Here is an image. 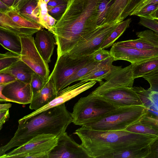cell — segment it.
Returning <instances> with one entry per match:
<instances>
[{"label": "cell", "instance_id": "cell-1", "mask_svg": "<svg viewBox=\"0 0 158 158\" xmlns=\"http://www.w3.org/2000/svg\"><path fill=\"white\" fill-rule=\"evenodd\" d=\"M102 0H68L64 13L54 28L57 58L99 27L98 9Z\"/></svg>", "mask_w": 158, "mask_h": 158}, {"label": "cell", "instance_id": "cell-2", "mask_svg": "<svg viewBox=\"0 0 158 158\" xmlns=\"http://www.w3.org/2000/svg\"><path fill=\"white\" fill-rule=\"evenodd\" d=\"M73 134L80 139L89 158H112L114 153L127 149L145 147L158 137L125 130L99 131L82 126Z\"/></svg>", "mask_w": 158, "mask_h": 158}, {"label": "cell", "instance_id": "cell-3", "mask_svg": "<svg viewBox=\"0 0 158 158\" xmlns=\"http://www.w3.org/2000/svg\"><path fill=\"white\" fill-rule=\"evenodd\" d=\"M73 122L71 113L64 103L18 123V128L13 137L6 144L1 147L0 156L36 136L51 134L57 136L66 131L69 125Z\"/></svg>", "mask_w": 158, "mask_h": 158}, {"label": "cell", "instance_id": "cell-4", "mask_svg": "<svg viewBox=\"0 0 158 158\" xmlns=\"http://www.w3.org/2000/svg\"><path fill=\"white\" fill-rule=\"evenodd\" d=\"M148 109L145 106H120L100 118L89 121L83 127L99 131L124 130L139 121Z\"/></svg>", "mask_w": 158, "mask_h": 158}, {"label": "cell", "instance_id": "cell-5", "mask_svg": "<svg viewBox=\"0 0 158 158\" xmlns=\"http://www.w3.org/2000/svg\"><path fill=\"white\" fill-rule=\"evenodd\" d=\"M119 106L101 95L91 92L81 98L74 105L71 114L73 123L82 126L93 120L103 117Z\"/></svg>", "mask_w": 158, "mask_h": 158}, {"label": "cell", "instance_id": "cell-6", "mask_svg": "<svg viewBox=\"0 0 158 158\" xmlns=\"http://www.w3.org/2000/svg\"><path fill=\"white\" fill-rule=\"evenodd\" d=\"M92 58V55L73 57L68 53L57 58L54 69L49 77L54 82L57 94L67 87V82L77 71Z\"/></svg>", "mask_w": 158, "mask_h": 158}, {"label": "cell", "instance_id": "cell-7", "mask_svg": "<svg viewBox=\"0 0 158 158\" xmlns=\"http://www.w3.org/2000/svg\"><path fill=\"white\" fill-rule=\"evenodd\" d=\"M120 23H106L98 27L81 40L67 53L73 57L92 55L100 48L105 40Z\"/></svg>", "mask_w": 158, "mask_h": 158}, {"label": "cell", "instance_id": "cell-8", "mask_svg": "<svg viewBox=\"0 0 158 158\" xmlns=\"http://www.w3.org/2000/svg\"><path fill=\"white\" fill-rule=\"evenodd\" d=\"M20 38L22 45L20 59L46 81L49 76V67L36 49L34 37L31 35Z\"/></svg>", "mask_w": 158, "mask_h": 158}, {"label": "cell", "instance_id": "cell-9", "mask_svg": "<svg viewBox=\"0 0 158 158\" xmlns=\"http://www.w3.org/2000/svg\"><path fill=\"white\" fill-rule=\"evenodd\" d=\"M57 137L51 134L35 136L22 145L0 156V158H14L19 154L33 152H50L57 144Z\"/></svg>", "mask_w": 158, "mask_h": 158}, {"label": "cell", "instance_id": "cell-10", "mask_svg": "<svg viewBox=\"0 0 158 158\" xmlns=\"http://www.w3.org/2000/svg\"><path fill=\"white\" fill-rule=\"evenodd\" d=\"M4 13L9 17L4 21V29L20 37L32 35L43 28L38 23L22 16L16 10L12 9Z\"/></svg>", "mask_w": 158, "mask_h": 158}, {"label": "cell", "instance_id": "cell-11", "mask_svg": "<svg viewBox=\"0 0 158 158\" xmlns=\"http://www.w3.org/2000/svg\"><path fill=\"white\" fill-rule=\"evenodd\" d=\"M96 81H80L74 85L65 88L60 91L57 96L49 103L39 109L35 110L18 120V123L25 121L28 118L44 111L65 103L81 93L93 86Z\"/></svg>", "mask_w": 158, "mask_h": 158}, {"label": "cell", "instance_id": "cell-12", "mask_svg": "<svg viewBox=\"0 0 158 158\" xmlns=\"http://www.w3.org/2000/svg\"><path fill=\"white\" fill-rule=\"evenodd\" d=\"M57 137V144L49 154V158H89L80 144L66 132Z\"/></svg>", "mask_w": 158, "mask_h": 158}, {"label": "cell", "instance_id": "cell-13", "mask_svg": "<svg viewBox=\"0 0 158 158\" xmlns=\"http://www.w3.org/2000/svg\"><path fill=\"white\" fill-rule=\"evenodd\" d=\"M110 51L114 61L123 60L132 64L158 57V48L150 50H139L113 44Z\"/></svg>", "mask_w": 158, "mask_h": 158}, {"label": "cell", "instance_id": "cell-14", "mask_svg": "<svg viewBox=\"0 0 158 158\" xmlns=\"http://www.w3.org/2000/svg\"><path fill=\"white\" fill-rule=\"evenodd\" d=\"M98 95L119 107L145 106L133 87L124 86L116 87L109 89Z\"/></svg>", "mask_w": 158, "mask_h": 158}, {"label": "cell", "instance_id": "cell-15", "mask_svg": "<svg viewBox=\"0 0 158 158\" xmlns=\"http://www.w3.org/2000/svg\"><path fill=\"white\" fill-rule=\"evenodd\" d=\"M0 94L10 102L24 105L30 104L33 97L30 83L17 80L7 84L0 85Z\"/></svg>", "mask_w": 158, "mask_h": 158}, {"label": "cell", "instance_id": "cell-16", "mask_svg": "<svg viewBox=\"0 0 158 158\" xmlns=\"http://www.w3.org/2000/svg\"><path fill=\"white\" fill-rule=\"evenodd\" d=\"M134 79L133 77L132 65L121 68L113 73L92 92L100 94L111 88L124 86L133 87Z\"/></svg>", "mask_w": 158, "mask_h": 158}, {"label": "cell", "instance_id": "cell-17", "mask_svg": "<svg viewBox=\"0 0 158 158\" xmlns=\"http://www.w3.org/2000/svg\"><path fill=\"white\" fill-rule=\"evenodd\" d=\"M34 41L36 49L43 59L47 63H49L56 43L54 35L49 31L42 28L36 33Z\"/></svg>", "mask_w": 158, "mask_h": 158}, {"label": "cell", "instance_id": "cell-18", "mask_svg": "<svg viewBox=\"0 0 158 158\" xmlns=\"http://www.w3.org/2000/svg\"><path fill=\"white\" fill-rule=\"evenodd\" d=\"M114 61L113 57L110 56L99 62L89 73L79 81L85 82L90 81L102 82L103 79L106 80L113 73L122 68L121 66L113 65V62Z\"/></svg>", "mask_w": 158, "mask_h": 158}, {"label": "cell", "instance_id": "cell-19", "mask_svg": "<svg viewBox=\"0 0 158 158\" xmlns=\"http://www.w3.org/2000/svg\"><path fill=\"white\" fill-rule=\"evenodd\" d=\"M57 95L54 82L48 77L41 90L33 96L29 108L35 110H37L49 103Z\"/></svg>", "mask_w": 158, "mask_h": 158}, {"label": "cell", "instance_id": "cell-20", "mask_svg": "<svg viewBox=\"0 0 158 158\" xmlns=\"http://www.w3.org/2000/svg\"><path fill=\"white\" fill-rule=\"evenodd\" d=\"M133 0H114L106 13L104 23H120L125 19L126 11Z\"/></svg>", "mask_w": 158, "mask_h": 158}, {"label": "cell", "instance_id": "cell-21", "mask_svg": "<svg viewBox=\"0 0 158 158\" xmlns=\"http://www.w3.org/2000/svg\"><path fill=\"white\" fill-rule=\"evenodd\" d=\"M35 72L27 64L20 60L9 67L0 71L7 73L16 80L26 83H30L32 76Z\"/></svg>", "mask_w": 158, "mask_h": 158}, {"label": "cell", "instance_id": "cell-22", "mask_svg": "<svg viewBox=\"0 0 158 158\" xmlns=\"http://www.w3.org/2000/svg\"><path fill=\"white\" fill-rule=\"evenodd\" d=\"M0 43L9 52L20 55L22 45L20 37L18 35L0 28Z\"/></svg>", "mask_w": 158, "mask_h": 158}, {"label": "cell", "instance_id": "cell-23", "mask_svg": "<svg viewBox=\"0 0 158 158\" xmlns=\"http://www.w3.org/2000/svg\"><path fill=\"white\" fill-rule=\"evenodd\" d=\"M39 0H24L16 10L25 18L40 24Z\"/></svg>", "mask_w": 158, "mask_h": 158}, {"label": "cell", "instance_id": "cell-24", "mask_svg": "<svg viewBox=\"0 0 158 158\" xmlns=\"http://www.w3.org/2000/svg\"><path fill=\"white\" fill-rule=\"evenodd\" d=\"M132 64L133 77L134 79L158 71V57Z\"/></svg>", "mask_w": 158, "mask_h": 158}, {"label": "cell", "instance_id": "cell-25", "mask_svg": "<svg viewBox=\"0 0 158 158\" xmlns=\"http://www.w3.org/2000/svg\"><path fill=\"white\" fill-rule=\"evenodd\" d=\"M131 21V19L129 18L120 23L105 40L100 48L105 49L112 46L115 41L129 27Z\"/></svg>", "mask_w": 158, "mask_h": 158}, {"label": "cell", "instance_id": "cell-26", "mask_svg": "<svg viewBox=\"0 0 158 158\" xmlns=\"http://www.w3.org/2000/svg\"><path fill=\"white\" fill-rule=\"evenodd\" d=\"M150 152L149 145L143 148H128L116 152L112 158H146Z\"/></svg>", "mask_w": 158, "mask_h": 158}, {"label": "cell", "instance_id": "cell-27", "mask_svg": "<svg viewBox=\"0 0 158 158\" xmlns=\"http://www.w3.org/2000/svg\"><path fill=\"white\" fill-rule=\"evenodd\" d=\"M114 44L117 45L139 50H150L158 48L140 38L136 40L119 41Z\"/></svg>", "mask_w": 158, "mask_h": 158}, {"label": "cell", "instance_id": "cell-28", "mask_svg": "<svg viewBox=\"0 0 158 158\" xmlns=\"http://www.w3.org/2000/svg\"><path fill=\"white\" fill-rule=\"evenodd\" d=\"M125 130L137 133L158 137V130L148 125L142 123L139 121L127 127Z\"/></svg>", "mask_w": 158, "mask_h": 158}, {"label": "cell", "instance_id": "cell-29", "mask_svg": "<svg viewBox=\"0 0 158 158\" xmlns=\"http://www.w3.org/2000/svg\"><path fill=\"white\" fill-rule=\"evenodd\" d=\"M99 62L95 61L93 58L82 66L75 73L67 82L66 86L71 83L79 81V80L89 73L98 64Z\"/></svg>", "mask_w": 158, "mask_h": 158}, {"label": "cell", "instance_id": "cell-30", "mask_svg": "<svg viewBox=\"0 0 158 158\" xmlns=\"http://www.w3.org/2000/svg\"><path fill=\"white\" fill-rule=\"evenodd\" d=\"M38 5L40 11L39 16L40 24L43 28H45L52 33V30L49 24L50 15L48 13L47 4L43 0H39Z\"/></svg>", "mask_w": 158, "mask_h": 158}, {"label": "cell", "instance_id": "cell-31", "mask_svg": "<svg viewBox=\"0 0 158 158\" xmlns=\"http://www.w3.org/2000/svg\"><path fill=\"white\" fill-rule=\"evenodd\" d=\"M21 60L19 55L8 52L0 54V71L10 66Z\"/></svg>", "mask_w": 158, "mask_h": 158}, {"label": "cell", "instance_id": "cell-32", "mask_svg": "<svg viewBox=\"0 0 158 158\" xmlns=\"http://www.w3.org/2000/svg\"><path fill=\"white\" fill-rule=\"evenodd\" d=\"M147 90V100L145 106L148 110L158 115V91Z\"/></svg>", "mask_w": 158, "mask_h": 158}, {"label": "cell", "instance_id": "cell-33", "mask_svg": "<svg viewBox=\"0 0 158 158\" xmlns=\"http://www.w3.org/2000/svg\"><path fill=\"white\" fill-rule=\"evenodd\" d=\"M114 0H102L98 9L97 25L98 26L103 24L107 11Z\"/></svg>", "mask_w": 158, "mask_h": 158}, {"label": "cell", "instance_id": "cell-34", "mask_svg": "<svg viewBox=\"0 0 158 158\" xmlns=\"http://www.w3.org/2000/svg\"><path fill=\"white\" fill-rule=\"evenodd\" d=\"M139 121L158 130V115L148 110L142 116Z\"/></svg>", "mask_w": 158, "mask_h": 158}, {"label": "cell", "instance_id": "cell-35", "mask_svg": "<svg viewBox=\"0 0 158 158\" xmlns=\"http://www.w3.org/2000/svg\"><path fill=\"white\" fill-rule=\"evenodd\" d=\"M46 81L35 72L33 74L30 83L33 93V96L41 90Z\"/></svg>", "mask_w": 158, "mask_h": 158}, {"label": "cell", "instance_id": "cell-36", "mask_svg": "<svg viewBox=\"0 0 158 158\" xmlns=\"http://www.w3.org/2000/svg\"><path fill=\"white\" fill-rule=\"evenodd\" d=\"M158 8V2L151 3L145 6L135 15L150 19V15Z\"/></svg>", "mask_w": 158, "mask_h": 158}, {"label": "cell", "instance_id": "cell-37", "mask_svg": "<svg viewBox=\"0 0 158 158\" xmlns=\"http://www.w3.org/2000/svg\"><path fill=\"white\" fill-rule=\"evenodd\" d=\"M149 84V90L158 91V71L148 74L142 77Z\"/></svg>", "mask_w": 158, "mask_h": 158}, {"label": "cell", "instance_id": "cell-38", "mask_svg": "<svg viewBox=\"0 0 158 158\" xmlns=\"http://www.w3.org/2000/svg\"><path fill=\"white\" fill-rule=\"evenodd\" d=\"M139 24L158 33V21L157 20L140 17Z\"/></svg>", "mask_w": 158, "mask_h": 158}, {"label": "cell", "instance_id": "cell-39", "mask_svg": "<svg viewBox=\"0 0 158 158\" xmlns=\"http://www.w3.org/2000/svg\"><path fill=\"white\" fill-rule=\"evenodd\" d=\"M67 3L68 2L48 10V14L57 21L59 20L67 8Z\"/></svg>", "mask_w": 158, "mask_h": 158}, {"label": "cell", "instance_id": "cell-40", "mask_svg": "<svg viewBox=\"0 0 158 158\" xmlns=\"http://www.w3.org/2000/svg\"><path fill=\"white\" fill-rule=\"evenodd\" d=\"M50 152L45 151L23 153L15 156L14 158H49Z\"/></svg>", "mask_w": 158, "mask_h": 158}, {"label": "cell", "instance_id": "cell-41", "mask_svg": "<svg viewBox=\"0 0 158 158\" xmlns=\"http://www.w3.org/2000/svg\"><path fill=\"white\" fill-rule=\"evenodd\" d=\"M92 55L94 60L98 62L101 61L111 56L110 51L100 48Z\"/></svg>", "mask_w": 158, "mask_h": 158}, {"label": "cell", "instance_id": "cell-42", "mask_svg": "<svg viewBox=\"0 0 158 158\" xmlns=\"http://www.w3.org/2000/svg\"><path fill=\"white\" fill-rule=\"evenodd\" d=\"M150 152L146 158H158V137L149 144Z\"/></svg>", "mask_w": 158, "mask_h": 158}, {"label": "cell", "instance_id": "cell-43", "mask_svg": "<svg viewBox=\"0 0 158 158\" xmlns=\"http://www.w3.org/2000/svg\"><path fill=\"white\" fill-rule=\"evenodd\" d=\"M0 85L7 84L16 80L10 74L4 73H0Z\"/></svg>", "mask_w": 158, "mask_h": 158}, {"label": "cell", "instance_id": "cell-44", "mask_svg": "<svg viewBox=\"0 0 158 158\" xmlns=\"http://www.w3.org/2000/svg\"><path fill=\"white\" fill-rule=\"evenodd\" d=\"M10 117L9 109L6 110L0 111V130H1L3 125Z\"/></svg>", "mask_w": 158, "mask_h": 158}, {"label": "cell", "instance_id": "cell-45", "mask_svg": "<svg viewBox=\"0 0 158 158\" xmlns=\"http://www.w3.org/2000/svg\"><path fill=\"white\" fill-rule=\"evenodd\" d=\"M68 1L64 0H50L47 4L48 10L67 3Z\"/></svg>", "mask_w": 158, "mask_h": 158}, {"label": "cell", "instance_id": "cell-46", "mask_svg": "<svg viewBox=\"0 0 158 158\" xmlns=\"http://www.w3.org/2000/svg\"><path fill=\"white\" fill-rule=\"evenodd\" d=\"M0 1V12H6L12 9L11 7L8 6L1 1Z\"/></svg>", "mask_w": 158, "mask_h": 158}, {"label": "cell", "instance_id": "cell-47", "mask_svg": "<svg viewBox=\"0 0 158 158\" xmlns=\"http://www.w3.org/2000/svg\"><path fill=\"white\" fill-rule=\"evenodd\" d=\"M12 106V104L10 103L5 104H0V111H3L9 110Z\"/></svg>", "mask_w": 158, "mask_h": 158}, {"label": "cell", "instance_id": "cell-48", "mask_svg": "<svg viewBox=\"0 0 158 158\" xmlns=\"http://www.w3.org/2000/svg\"><path fill=\"white\" fill-rule=\"evenodd\" d=\"M24 0H15L14 4L11 6L12 9L16 10L19 5Z\"/></svg>", "mask_w": 158, "mask_h": 158}, {"label": "cell", "instance_id": "cell-49", "mask_svg": "<svg viewBox=\"0 0 158 158\" xmlns=\"http://www.w3.org/2000/svg\"><path fill=\"white\" fill-rule=\"evenodd\" d=\"M150 19L158 20V8L150 15Z\"/></svg>", "mask_w": 158, "mask_h": 158}, {"label": "cell", "instance_id": "cell-50", "mask_svg": "<svg viewBox=\"0 0 158 158\" xmlns=\"http://www.w3.org/2000/svg\"><path fill=\"white\" fill-rule=\"evenodd\" d=\"M0 1H2L8 6L11 7L15 0H0Z\"/></svg>", "mask_w": 158, "mask_h": 158}, {"label": "cell", "instance_id": "cell-51", "mask_svg": "<svg viewBox=\"0 0 158 158\" xmlns=\"http://www.w3.org/2000/svg\"><path fill=\"white\" fill-rule=\"evenodd\" d=\"M47 4L48 2L50 0H43Z\"/></svg>", "mask_w": 158, "mask_h": 158}, {"label": "cell", "instance_id": "cell-52", "mask_svg": "<svg viewBox=\"0 0 158 158\" xmlns=\"http://www.w3.org/2000/svg\"><path fill=\"white\" fill-rule=\"evenodd\" d=\"M157 33V35H158V33Z\"/></svg>", "mask_w": 158, "mask_h": 158}, {"label": "cell", "instance_id": "cell-53", "mask_svg": "<svg viewBox=\"0 0 158 158\" xmlns=\"http://www.w3.org/2000/svg\"><path fill=\"white\" fill-rule=\"evenodd\" d=\"M64 0L67 1H68V0Z\"/></svg>", "mask_w": 158, "mask_h": 158}]
</instances>
